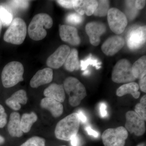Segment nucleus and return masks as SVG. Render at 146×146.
<instances>
[{"label": "nucleus", "mask_w": 146, "mask_h": 146, "mask_svg": "<svg viewBox=\"0 0 146 146\" xmlns=\"http://www.w3.org/2000/svg\"><path fill=\"white\" fill-rule=\"evenodd\" d=\"M83 20V18L82 16L76 13H70L67 16L66 18L67 23L75 25L81 24Z\"/></svg>", "instance_id": "c756f323"}, {"label": "nucleus", "mask_w": 146, "mask_h": 146, "mask_svg": "<svg viewBox=\"0 0 146 146\" xmlns=\"http://www.w3.org/2000/svg\"><path fill=\"white\" fill-rule=\"evenodd\" d=\"M7 123V115L4 108L0 104V128L4 127Z\"/></svg>", "instance_id": "2f4dec72"}, {"label": "nucleus", "mask_w": 146, "mask_h": 146, "mask_svg": "<svg viewBox=\"0 0 146 146\" xmlns=\"http://www.w3.org/2000/svg\"><path fill=\"white\" fill-rule=\"evenodd\" d=\"M70 47L62 45L58 47L52 54L48 58L46 64L50 68L57 69L62 67L70 51Z\"/></svg>", "instance_id": "9d476101"}, {"label": "nucleus", "mask_w": 146, "mask_h": 146, "mask_svg": "<svg viewBox=\"0 0 146 146\" xmlns=\"http://www.w3.org/2000/svg\"><path fill=\"white\" fill-rule=\"evenodd\" d=\"M53 78V72L52 69L45 68L39 70L33 76L30 82V85L32 88H37L51 82Z\"/></svg>", "instance_id": "dca6fc26"}, {"label": "nucleus", "mask_w": 146, "mask_h": 146, "mask_svg": "<svg viewBox=\"0 0 146 146\" xmlns=\"http://www.w3.org/2000/svg\"><path fill=\"white\" fill-rule=\"evenodd\" d=\"M106 105L104 103H101L100 105V115L102 117H106L107 115L106 111Z\"/></svg>", "instance_id": "c9c22d12"}, {"label": "nucleus", "mask_w": 146, "mask_h": 146, "mask_svg": "<svg viewBox=\"0 0 146 146\" xmlns=\"http://www.w3.org/2000/svg\"><path fill=\"white\" fill-rule=\"evenodd\" d=\"M37 116L34 112L25 113L21 118V127L23 133L29 132L31 129L33 125L37 121Z\"/></svg>", "instance_id": "b1692460"}, {"label": "nucleus", "mask_w": 146, "mask_h": 146, "mask_svg": "<svg viewBox=\"0 0 146 146\" xmlns=\"http://www.w3.org/2000/svg\"><path fill=\"white\" fill-rule=\"evenodd\" d=\"M132 72L136 79L142 78L146 76V56H143L132 65Z\"/></svg>", "instance_id": "5701e85b"}, {"label": "nucleus", "mask_w": 146, "mask_h": 146, "mask_svg": "<svg viewBox=\"0 0 146 146\" xmlns=\"http://www.w3.org/2000/svg\"><path fill=\"white\" fill-rule=\"evenodd\" d=\"M125 41L122 36L114 35L108 38L102 45V51L108 56L117 54L124 46Z\"/></svg>", "instance_id": "ddd939ff"}, {"label": "nucleus", "mask_w": 146, "mask_h": 146, "mask_svg": "<svg viewBox=\"0 0 146 146\" xmlns=\"http://www.w3.org/2000/svg\"><path fill=\"white\" fill-rule=\"evenodd\" d=\"M63 86L65 91L69 96V103L73 107L78 106L86 97L85 86L75 78L68 77L65 79Z\"/></svg>", "instance_id": "20e7f679"}, {"label": "nucleus", "mask_w": 146, "mask_h": 146, "mask_svg": "<svg viewBox=\"0 0 146 146\" xmlns=\"http://www.w3.org/2000/svg\"><path fill=\"white\" fill-rule=\"evenodd\" d=\"M137 146H146L145 144V143H141L138 144Z\"/></svg>", "instance_id": "79ce46f5"}, {"label": "nucleus", "mask_w": 146, "mask_h": 146, "mask_svg": "<svg viewBox=\"0 0 146 146\" xmlns=\"http://www.w3.org/2000/svg\"><path fill=\"white\" fill-rule=\"evenodd\" d=\"M44 95L46 98L52 99L61 103L64 102L65 99V91L63 84H51L45 89Z\"/></svg>", "instance_id": "6ab92c4d"}, {"label": "nucleus", "mask_w": 146, "mask_h": 146, "mask_svg": "<svg viewBox=\"0 0 146 146\" xmlns=\"http://www.w3.org/2000/svg\"><path fill=\"white\" fill-rule=\"evenodd\" d=\"M146 40V26L138 27L131 31L128 35V47L131 50L139 49L145 44Z\"/></svg>", "instance_id": "9b49d317"}, {"label": "nucleus", "mask_w": 146, "mask_h": 146, "mask_svg": "<svg viewBox=\"0 0 146 146\" xmlns=\"http://www.w3.org/2000/svg\"><path fill=\"white\" fill-rule=\"evenodd\" d=\"M41 107L47 110L51 113L53 117L57 118L60 117L63 112V106L61 103L49 98L42 99L40 103Z\"/></svg>", "instance_id": "a211bd4d"}, {"label": "nucleus", "mask_w": 146, "mask_h": 146, "mask_svg": "<svg viewBox=\"0 0 146 146\" xmlns=\"http://www.w3.org/2000/svg\"><path fill=\"white\" fill-rule=\"evenodd\" d=\"M136 79L132 72V65L129 60L122 59L116 63L112 72V80L117 83L133 82Z\"/></svg>", "instance_id": "423d86ee"}, {"label": "nucleus", "mask_w": 146, "mask_h": 146, "mask_svg": "<svg viewBox=\"0 0 146 146\" xmlns=\"http://www.w3.org/2000/svg\"><path fill=\"white\" fill-rule=\"evenodd\" d=\"M125 128L131 133L136 136L143 135L146 131L144 121L134 111H129L125 114Z\"/></svg>", "instance_id": "1a4fd4ad"}, {"label": "nucleus", "mask_w": 146, "mask_h": 146, "mask_svg": "<svg viewBox=\"0 0 146 146\" xmlns=\"http://www.w3.org/2000/svg\"><path fill=\"white\" fill-rule=\"evenodd\" d=\"M146 1L144 0H137L135 1L134 6L136 9L141 10L144 8L145 6Z\"/></svg>", "instance_id": "f704fd0d"}, {"label": "nucleus", "mask_w": 146, "mask_h": 146, "mask_svg": "<svg viewBox=\"0 0 146 146\" xmlns=\"http://www.w3.org/2000/svg\"><path fill=\"white\" fill-rule=\"evenodd\" d=\"M100 65L101 63L97 58L93 57L92 55L90 54L86 59L80 61V68H81L82 70L84 71L87 69L89 65H91L96 67L97 69H99L100 68Z\"/></svg>", "instance_id": "bb28decb"}, {"label": "nucleus", "mask_w": 146, "mask_h": 146, "mask_svg": "<svg viewBox=\"0 0 146 146\" xmlns=\"http://www.w3.org/2000/svg\"><path fill=\"white\" fill-rule=\"evenodd\" d=\"M20 146H46L44 138L38 136L30 138Z\"/></svg>", "instance_id": "c85d7f7f"}, {"label": "nucleus", "mask_w": 146, "mask_h": 146, "mask_svg": "<svg viewBox=\"0 0 146 146\" xmlns=\"http://www.w3.org/2000/svg\"><path fill=\"white\" fill-rule=\"evenodd\" d=\"M80 120L77 112L72 113L61 120L56 125L55 135L57 139L70 141L77 135L79 129Z\"/></svg>", "instance_id": "f257e3e1"}, {"label": "nucleus", "mask_w": 146, "mask_h": 146, "mask_svg": "<svg viewBox=\"0 0 146 146\" xmlns=\"http://www.w3.org/2000/svg\"><path fill=\"white\" fill-rule=\"evenodd\" d=\"M27 32L25 21L20 18H14L5 33L4 40L13 44L21 45L25 39Z\"/></svg>", "instance_id": "39448f33"}, {"label": "nucleus", "mask_w": 146, "mask_h": 146, "mask_svg": "<svg viewBox=\"0 0 146 146\" xmlns=\"http://www.w3.org/2000/svg\"><path fill=\"white\" fill-rule=\"evenodd\" d=\"M24 73L23 65L20 62L13 61L7 63L2 72L3 86L5 88H10L23 81Z\"/></svg>", "instance_id": "7ed1b4c3"}, {"label": "nucleus", "mask_w": 146, "mask_h": 146, "mask_svg": "<svg viewBox=\"0 0 146 146\" xmlns=\"http://www.w3.org/2000/svg\"><path fill=\"white\" fill-rule=\"evenodd\" d=\"M86 130L87 131V133L89 134V135H91V136H93L94 137L97 138L99 136L98 133L97 132V131H95L90 127H87L86 128Z\"/></svg>", "instance_id": "4c0bfd02"}, {"label": "nucleus", "mask_w": 146, "mask_h": 146, "mask_svg": "<svg viewBox=\"0 0 146 146\" xmlns=\"http://www.w3.org/2000/svg\"><path fill=\"white\" fill-rule=\"evenodd\" d=\"M78 114L80 120L82 122L85 123L86 121V117L82 111L79 110L78 112H77Z\"/></svg>", "instance_id": "58836bf2"}, {"label": "nucleus", "mask_w": 146, "mask_h": 146, "mask_svg": "<svg viewBox=\"0 0 146 146\" xmlns=\"http://www.w3.org/2000/svg\"><path fill=\"white\" fill-rule=\"evenodd\" d=\"M98 5V1L95 0H73V8L77 13L83 16H91L94 14Z\"/></svg>", "instance_id": "2eb2a0df"}, {"label": "nucleus", "mask_w": 146, "mask_h": 146, "mask_svg": "<svg viewBox=\"0 0 146 146\" xmlns=\"http://www.w3.org/2000/svg\"><path fill=\"white\" fill-rule=\"evenodd\" d=\"M107 20L110 28L116 34L122 33L127 25V19L125 14L117 8L110 9Z\"/></svg>", "instance_id": "6e6552de"}, {"label": "nucleus", "mask_w": 146, "mask_h": 146, "mask_svg": "<svg viewBox=\"0 0 146 146\" xmlns=\"http://www.w3.org/2000/svg\"><path fill=\"white\" fill-rule=\"evenodd\" d=\"M71 144L72 146H79L80 139L78 135L74 136L70 140Z\"/></svg>", "instance_id": "e433bc0d"}, {"label": "nucleus", "mask_w": 146, "mask_h": 146, "mask_svg": "<svg viewBox=\"0 0 146 146\" xmlns=\"http://www.w3.org/2000/svg\"><path fill=\"white\" fill-rule=\"evenodd\" d=\"M64 65L65 70L70 72L79 70L80 63L79 60L77 50L75 48L70 50Z\"/></svg>", "instance_id": "4be33fe9"}, {"label": "nucleus", "mask_w": 146, "mask_h": 146, "mask_svg": "<svg viewBox=\"0 0 146 146\" xmlns=\"http://www.w3.org/2000/svg\"><path fill=\"white\" fill-rule=\"evenodd\" d=\"M128 136L127 131L123 126L108 128L102 135V140L105 146H124Z\"/></svg>", "instance_id": "0eeeda50"}, {"label": "nucleus", "mask_w": 146, "mask_h": 146, "mask_svg": "<svg viewBox=\"0 0 146 146\" xmlns=\"http://www.w3.org/2000/svg\"><path fill=\"white\" fill-rule=\"evenodd\" d=\"M7 127L11 136L21 137L23 136V132L21 128V116L19 113L15 112L11 114Z\"/></svg>", "instance_id": "aec40b11"}, {"label": "nucleus", "mask_w": 146, "mask_h": 146, "mask_svg": "<svg viewBox=\"0 0 146 146\" xmlns=\"http://www.w3.org/2000/svg\"><path fill=\"white\" fill-rule=\"evenodd\" d=\"M5 142V139L3 137L0 135V145L3 143Z\"/></svg>", "instance_id": "ea45409f"}, {"label": "nucleus", "mask_w": 146, "mask_h": 146, "mask_svg": "<svg viewBox=\"0 0 146 146\" xmlns=\"http://www.w3.org/2000/svg\"><path fill=\"white\" fill-rule=\"evenodd\" d=\"M2 28V25L1 22L0 20V35H1V32Z\"/></svg>", "instance_id": "a19ab883"}, {"label": "nucleus", "mask_w": 146, "mask_h": 146, "mask_svg": "<svg viewBox=\"0 0 146 146\" xmlns=\"http://www.w3.org/2000/svg\"><path fill=\"white\" fill-rule=\"evenodd\" d=\"M59 35L61 40L73 46H78L80 43V39L78 30L75 27L62 25L59 27Z\"/></svg>", "instance_id": "4468645a"}, {"label": "nucleus", "mask_w": 146, "mask_h": 146, "mask_svg": "<svg viewBox=\"0 0 146 146\" xmlns=\"http://www.w3.org/2000/svg\"><path fill=\"white\" fill-rule=\"evenodd\" d=\"M8 3L10 6L16 9H24L29 5V1H11Z\"/></svg>", "instance_id": "7c9ffc66"}, {"label": "nucleus", "mask_w": 146, "mask_h": 146, "mask_svg": "<svg viewBox=\"0 0 146 146\" xmlns=\"http://www.w3.org/2000/svg\"><path fill=\"white\" fill-rule=\"evenodd\" d=\"M56 2L64 8L66 9L73 8V1L59 0V1H56Z\"/></svg>", "instance_id": "473e14b6"}, {"label": "nucleus", "mask_w": 146, "mask_h": 146, "mask_svg": "<svg viewBox=\"0 0 146 146\" xmlns=\"http://www.w3.org/2000/svg\"><path fill=\"white\" fill-rule=\"evenodd\" d=\"M138 86L141 91L146 93V76L140 79Z\"/></svg>", "instance_id": "72a5a7b5"}, {"label": "nucleus", "mask_w": 146, "mask_h": 146, "mask_svg": "<svg viewBox=\"0 0 146 146\" xmlns=\"http://www.w3.org/2000/svg\"><path fill=\"white\" fill-rule=\"evenodd\" d=\"M98 5L94 13V16L104 17L107 15L109 10V1L106 0L98 1Z\"/></svg>", "instance_id": "a878e982"}, {"label": "nucleus", "mask_w": 146, "mask_h": 146, "mask_svg": "<svg viewBox=\"0 0 146 146\" xmlns=\"http://www.w3.org/2000/svg\"><path fill=\"white\" fill-rule=\"evenodd\" d=\"M134 112H136L145 121L146 120V95L143 96L140 103L135 106Z\"/></svg>", "instance_id": "cd10ccee"}, {"label": "nucleus", "mask_w": 146, "mask_h": 146, "mask_svg": "<svg viewBox=\"0 0 146 146\" xmlns=\"http://www.w3.org/2000/svg\"><path fill=\"white\" fill-rule=\"evenodd\" d=\"M139 87L138 83L131 82L126 83L120 86L116 91V95L119 97H122L127 94H130L135 99H138L141 93L138 91Z\"/></svg>", "instance_id": "412c9836"}, {"label": "nucleus", "mask_w": 146, "mask_h": 146, "mask_svg": "<svg viewBox=\"0 0 146 146\" xmlns=\"http://www.w3.org/2000/svg\"><path fill=\"white\" fill-rule=\"evenodd\" d=\"M105 25L98 22H91L85 27L86 34L89 37L90 43L96 46L100 42V36L106 31Z\"/></svg>", "instance_id": "f8f14e48"}, {"label": "nucleus", "mask_w": 146, "mask_h": 146, "mask_svg": "<svg viewBox=\"0 0 146 146\" xmlns=\"http://www.w3.org/2000/svg\"><path fill=\"white\" fill-rule=\"evenodd\" d=\"M51 17L45 13H40L34 16L29 25L28 32L31 39L35 41L42 40L46 36V29L53 25Z\"/></svg>", "instance_id": "f03ea898"}, {"label": "nucleus", "mask_w": 146, "mask_h": 146, "mask_svg": "<svg viewBox=\"0 0 146 146\" xmlns=\"http://www.w3.org/2000/svg\"><path fill=\"white\" fill-rule=\"evenodd\" d=\"M27 100L26 92L21 89L12 94L10 98L6 100L5 103L11 109L17 111L21 109V104H26Z\"/></svg>", "instance_id": "f3484780"}, {"label": "nucleus", "mask_w": 146, "mask_h": 146, "mask_svg": "<svg viewBox=\"0 0 146 146\" xmlns=\"http://www.w3.org/2000/svg\"><path fill=\"white\" fill-rule=\"evenodd\" d=\"M65 146V145H63V146Z\"/></svg>", "instance_id": "37998d69"}, {"label": "nucleus", "mask_w": 146, "mask_h": 146, "mask_svg": "<svg viewBox=\"0 0 146 146\" xmlns=\"http://www.w3.org/2000/svg\"><path fill=\"white\" fill-rule=\"evenodd\" d=\"M13 14L10 8L7 5H0V20L2 26H9L13 21Z\"/></svg>", "instance_id": "393cba45"}]
</instances>
